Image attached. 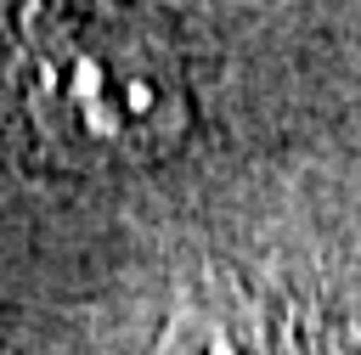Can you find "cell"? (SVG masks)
Segmentation results:
<instances>
[{
  "instance_id": "cell-1",
  "label": "cell",
  "mask_w": 361,
  "mask_h": 355,
  "mask_svg": "<svg viewBox=\"0 0 361 355\" xmlns=\"http://www.w3.org/2000/svg\"><path fill=\"white\" fill-rule=\"evenodd\" d=\"M6 79L28 135L62 163H147L186 124L169 51L107 0H28Z\"/></svg>"
},
{
  "instance_id": "cell-2",
  "label": "cell",
  "mask_w": 361,
  "mask_h": 355,
  "mask_svg": "<svg viewBox=\"0 0 361 355\" xmlns=\"http://www.w3.org/2000/svg\"><path fill=\"white\" fill-rule=\"evenodd\" d=\"M152 355H299L288 327L237 287H209L180 299Z\"/></svg>"
}]
</instances>
